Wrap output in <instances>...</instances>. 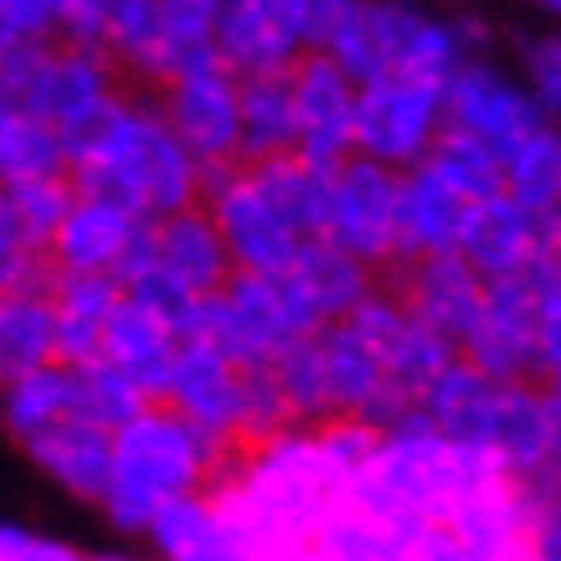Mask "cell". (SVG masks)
I'll return each instance as SVG.
<instances>
[{"label": "cell", "mask_w": 561, "mask_h": 561, "mask_svg": "<svg viewBox=\"0 0 561 561\" xmlns=\"http://www.w3.org/2000/svg\"><path fill=\"white\" fill-rule=\"evenodd\" d=\"M505 196L541 221L561 211V124H536L505 150Z\"/></svg>", "instance_id": "obj_33"}, {"label": "cell", "mask_w": 561, "mask_h": 561, "mask_svg": "<svg viewBox=\"0 0 561 561\" xmlns=\"http://www.w3.org/2000/svg\"><path fill=\"white\" fill-rule=\"evenodd\" d=\"M160 108L171 119L175 139L196 154V165H227L242 160V119H238V72L206 62L160 83Z\"/></svg>", "instance_id": "obj_11"}, {"label": "cell", "mask_w": 561, "mask_h": 561, "mask_svg": "<svg viewBox=\"0 0 561 561\" xmlns=\"http://www.w3.org/2000/svg\"><path fill=\"white\" fill-rule=\"evenodd\" d=\"M469 202L438 171L408 165L397 175V263L433 253H459Z\"/></svg>", "instance_id": "obj_22"}, {"label": "cell", "mask_w": 561, "mask_h": 561, "mask_svg": "<svg viewBox=\"0 0 561 561\" xmlns=\"http://www.w3.org/2000/svg\"><path fill=\"white\" fill-rule=\"evenodd\" d=\"M154 561H263V546L242 515L221 500L217 484L175 494L165 511L145 526Z\"/></svg>", "instance_id": "obj_12"}, {"label": "cell", "mask_w": 561, "mask_h": 561, "mask_svg": "<svg viewBox=\"0 0 561 561\" xmlns=\"http://www.w3.org/2000/svg\"><path fill=\"white\" fill-rule=\"evenodd\" d=\"M397 175L371 154H345L330 175V217L324 238L360 257L366 268L397 263Z\"/></svg>", "instance_id": "obj_9"}, {"label": "cell", "mask_w": 561, "mask_h": 561, "mask_svg": "<svg viewBox=\"0 0 561 561\" xmlns=\"http://www.w3.org/2000/svg\"><path fill=\"white\" fill-rule=\"evenodd\" d=\"M546 479L561 484V417H557V438H551V459H546Z\"/></svg>", "instance_id": "obj_49"}, {"label": "cell", "mask_w": 561, "mask_h": 561, "mask_svg": "<svg viewBox=\"0 0 561 561\" xmlns=\"http://www.w3.org/2000/svg\"><path fill=\"white\" fill-rule=\"evenodd\" d=\"M459 356L474 360L494 381H536L541 376V360H536V289H530L526 273L484 284V305H479V320Z\"/></svg>", "instance_id": "obj_16"}, {"label": "cell", "mask_w": 561, "mask_h": 561, "mask_svg": "<svg viewBox=\"0 0 561 561\" xmlns=\"http://www.w3.org/2000/svg\"><path fill=\"white\" fill-rule=\"evenodd\" d=\"M202 206L227 238L232 263L248 273H278L305 253L314 238H305L278 206L268 181L257 175L248 160H227V165H206L202 171Z\"/></svg>", "instance_id": "obj_7"}, {"label": "cell", "mask_w": 561, "mask_h": 561, "mask_svg": "<svg viewBox=\"0 0 561 561\" xmlns=\"http://www.w3.org/2000/svg\"><path fill=\"white\" fill-rule=\"evenodd\" d=\"M103 51L114 57V68L160 88V0H108Z\"/></svg>", "instance_id": "obj_37"}, {"label": "cell", "mask_w": 561, "mask_h": 561, "mask_svg": "<svg viewBox=\"0 0 561 561\" xmlns=\"http://www.w3.org/2000/svg\"><path fill=\"white\" fill-rule=\"evenodd\" d=\"M257 5H268L273 16L299 36L305 51H320L335 36V26L356 11V0H257Z\"/></svg>", "instance_id": "obj_43"}, {"label": "cell", "mask_w": 561, "mask_h": 561, "mask_svg": "<svg viewBox=\"0 0 561 561\" xmlns=\"http://www.w3.org/2000/svg\"><path fill=\"white\" fill-rule=\"evenodd\" d=\"M443 114H448L454 129L490 139L500 154L520 145L536 124H546V114L530 99V88L520 78H511L505 68L484 62V57H463L459 72L443 83Z\"/></svg>", "instance_id": "obj_14"}, {"label": "cell", "mask_w": 561, "mask_h": 561, "mask_svg": "<svg viewBox=\"0 0 561 561\" xmlns=\"http://www.w3.org/2000/svg\"><path fill=\"white\" fill-rule=\"evenodd\" d=\"M181 345V320L171 309H160L145 294H129L114 305V320L103 330V356L124 366L154 402H165V381H171V360Z\"/></svg>", "instance_id": "obj_20"}, {"label": "cell", "mask_w": 561, "mask_h": 561, "mask_svg": "<svg viewBox=\"0 0 561 561\" xmlns=\"http://www.w3.org/2000/svg\"><path fill=\"white\" fill-rule=\"evenodd\" d=\"M42 273H47V253H36L32 242L11 227L5 206H0V299H5V294H16L21 284L42 278Z\"/></svg>", "instance_id": "obj_46"}, {"label": "cell", "mask_w": 561, "mask_h": 561, "mask_svg": "<svg viewBox=\"0 0 561 561\" xmlns=\"http://www.w3.org/2000/svg\"><path fill=\"white\" fill-rule=\"evenodd\" d=\"M397 294L402 305L417 314V320L443 335V341L463 351L469 330L479 320V305H484V278L469 268L463 253H433V257H408L397 263Z\"/></svg>", "instance_id": "obj_17"}, {"label": "cell", "mask_w": 561, "mask_h": 561, "mask_svg": "<svg viewBox=\"0 0 561 561\" xmlns=\"http://www.w3.org/2000/svg\"><path fill=\"white\" fill-rule=\"evenodd\" d=\"M217 490L268 557V551L309 546L324 515L345 500V479L324 459L320 433L309 423H294L273 438L238 448L217 474Z\"/></svg>", "instance_id": "obj_1"}, {"label": "cell", "mask_w": 561, "mask_h": 561, "mask_svg": "<svg viewBox=\"0 0 561 561\" xmlns=\"http://www.w3.org/2000/svg\"><path fill=\"white\" fill-rule=\"evenodd\" d=\"M103 16H108V0H51L57 36L78 47H103Z\"/></svg>", "instance_id": "obj_47"}, {"label": "cell", "mask_w": 561, "mask_h": 561, "mask_svg": "<svg viewBox=\"0 0 561 561\" xmlns=\"http://www.w3.org/2000/svg\"><path fill=\"white\" fill-rule=\"evenodd\" d=\"M150 402H154L150 391L139 387L124 366H114L108 356L72 366V417H88V423L119 433V427L129 423V417H139Z\"/></svg>", "instance_id": "obj_36"}, {"label": "cell", "mask_w": 561, "mask_h": 561, "mask_svg": "<svg viewBox=\"0 0 561 561\" xmlns=\"http://www.w3.org/2000/svg\"><path fill=\"white\" fill-rule=\"evenodd\" d=\"M551 438H557V412L546 402V387L505 381L500 387V412H494V433H490L494 459L505 463L515 479H536L546 474Z\"/></svg>", "instance_id": "obj_27"}, {"label": "cell", "mask_w": 561, "mask_h": 561, "mask_svg": "<svg viewBox=\"0 0 561 561\" xmlns=\"http://www.w3.org/2000/svg\"><path fill=\"white\" fill-rule=\"evenodd\" d=\"M459 253L469 257V268L490 284V278H515L526 273L536 257L546 253V221L530 217L526 206H515L505 191L490 196V202L469 206V221H463Z\"/></svg>", "instance_id": "obj_21"}, {"label": "cell", "mask_w": 561, "mask_h": 561, "mask_svg": "<svg viewBox=\"0 0 561 561\" xmlns=\"http://www.w3.org/2000/svg\"><path fill=\"white\" fill-rule=\"evenodd\" d=\"M526 561H561V484L526 479Z\"/></svg>", "instance_id": "obj_44"}, {"label": "cell", "mask_w": 561, "mask_h": 561, "mask_svg": "<svg viewBox=\"0 0 561 561\" xmlns=\"http://www.w3.org/2000/svg\"><path fill=\"white\" fill-rule=\"evenodd\" d=\"M520 83L551 124H561V26L520 42Z\"/></svg>", "instance_id": "obj_40"}, {"label": "cell", "mask_w": 561, "mask_h": 561, "mask_svg": "<svg viewBox=\"0 0 561 561\" xmlns=\"http://www.w3.org/2000/svg\"><path fill=\"white\" fill-rule=\"evenodd\" d=\"M0 191H5V181H0Z\"/></svg>", "instance_id": "obj_54"}, {"label": "cell", "mask_w": 561, "mask_h": 561, "mask_svg": "<svg viewBox=\"0 0 561 561\" xmlns=\"http://www.w3.org/2000/svg\"><path fill=\"white\" fill-rule=\"evenodd\" d=\"M500 387H505V381L484 376L474 360L454 356L433 381H427V391L417 397V408H423V417L438 427L443 438L469 443V448H484V454H490L494 412H500Z\"/></svg>", "instance_id": "obj_23"}, {"label": "cell", "mask_w": 561, "mask_h": 561, "mask_svg": "<svg viewBox=\"0 0 561 561\" xmlns=\"http://www.w3.org/2000/svg\"><path fill=\"white\" fill-rule=\"evenodd\" d=\"M443 83L427 78H371L356 93V154H371L391 171L423 165L433 139L443 135Z\"/></svg>", "instance_id": "obj_8"}, {"label": "cell", "mask_w": 561, "mask_h": 561, "mask_svg": "<svg viewBox=\"0 0 561 561\" xmlns=\"http://www.w3.org/2000/svg\"><path fill=\"white\" fill-rule=\"evenodd\" d=\"M0 88L11 99L36 114L42 124L57 129L68 165L93 145V135L103 129V119L114 114V103L124 99L119 68L103 47H78L62 36L47 42H26L11 57H0Z\"/></svg>", "instance_id": "obj_5"}, {"label": "cell", "mask_w": 561, "mask_h": 561, "mask_svg": "<svg viewBox=\"0 0 561 561\" xmlns=\"http://www.w3.org/2000/svg\"><path fill=\"white\" fill-rule=\"evenodd\" d=\"M72 417V366L51 360L26 376L0 381V427L16 443H32L36 433H47L51 423Z\"/></svg>", "instance_id": "obj_32"}, {"label": "cell", "mask_w": 561, "mask_h": 561, "mask_svg": "<svg viewBox=\"0 0 561 561\" xmlns=\"http://www.w3.org/2000/svg\"><path fill=\"white\" fill-rule=\"evenodd\" d=\"M505 463L469 448V443L443 438L438 427L423 417V408L412 402L397 423L381 433L376 454L366 459L351 484L345 500L360 511L381 515V520H402V526H443L463 494L484 484L490 474H500Z\"/></svg>", "instance_id": "obj_2"}, {"label": "cell", "mask_w": 561, "mask_h": 561, "mask_svg": "<svg viewBox=\"0 0 561 561\" xmlns=\"http://www.w3.org/2000/svg\"><path fill=\"white\" fill-rule=\"evenodd\" d=\"M238 119H242V160L294 154L299 119H294V72H242L238 78Z\"/></svg>", "instance_id": "obj_30"}, {"label": "cell", "mask_w": 561, "mask_h": 561, "mask_svg": "<svg viewBox=\"0 0 561 561\" xmlns=\"http://www.w3.org/2000/svg\"><path fill=\"white\" fill-rule=\"evenodd\" d=\"M124 284L114 273H62L51 268V320H57V360L83 366L103 356V330L114 320Z\"/></svg>", "instance_id": "obj_24"}, {"label": "cell", "mask_w": 561, "mask_h": 561, "mask_svg": "<svg viewBox=\"0 0 561 561\" xmlns=\"http://www.w3.org/2000/svg\"><path fill=\"white\" fill-rule=\"evenodd\" d=\"M21 448L32 454V463L57 490L99 505L103 484H108V463H114V433L108 427L88 423V417H62V423H51L47 433H36Z\"/></svg>", "instance_id": "obj_25"}, {"label": "cell", "mask_w": 561, "mask_h": 561, "mask_svg": "<svg viewBox=\"0 0 561 561\" xmlns=\"http://www.w3.org/2000/svg\"><path fill=\"white\" fill-rule=\"evenodd\" d=\"M93 561H135V557H93Z\"/></svg>", "instance_id": "obj_53"}, {"label": "cell", "mask_w": 561, "mask_h": 561, "mask_svg": "<svg viewBox=\"0 0 561 561\" xmlns=\"http://www.w3.org/2000/svg\"><path fill=\"white\" fill-rule=\"evenodd\" d=\"M412 11L417 5H408V0H356V11L335 26V36L320 51H330L356 83L391 78L397 57H402V36H408Z\"/></svg>", "instance_id": "obj_26"}, {"label": "cell", "mask_w": 561, "mask_h": 561, "mask_svg": "<svg viewBox=\"0 0 561 561\" xmlns=\"http://www.w3.org/2000/svg\"><path fill=\"white\" fill-rule=\"evenodd\" d=\"M314 433H320L324 443V459L341 469V479L351 484V479L366 469V459L376 454V443H381V433L387 427L366 423V417H351V412H335V417H324V423H314Z\"/></svg>", "instance_id": "obj_42"}, {"label": "cell", "mask_w": 561, "mask_h": 561, "mask_svg": "<svg viewBox=\"0 0 561 561\" xmlns=\"http://www.w3.org/2000/svg\"><path fill=\"white\" fill-rule=\"evenodd\" d=\"M139 211H129L114 196H99V191H78L68 206L62 227L51 232L47 242V263L62 273H119L124 253L135 248V238L145 232Z\"/></svg>", "instance_id": "obj_19"}, {"label": "cell", "mask_w": 561, "mask_h": 561, "mask_svg": "<svg viewBox=\"0 0 561 561\" xmlns=\"http://www.w3.org/2000/svg\"><path fill=\"white\" fill-rule=\"evenodd\" d=\"M541 387H546V402H551V412L561 417V376H546Z\"/></svg>", "instance_id": "obj_51"}, {"label": "cell", "mask_w": 561, "mask_h": 561, "mask_svg": "<svg viewBox=\"0 0 561 561\" xmlns=\"http://www.w3.org/2000/svg\"><path fill=\"white\" fill-rule=\"evenodd\" d=\"M289 268L299 273L309 305L320 309L324 324L345 320V314H351V309H356L360 299L376 289V268H366L360 257H351L345 248H335L330 238H314L305 253L294 257Z\"/></svg>", "instance_id": "obj_31"}, {"label": "cell", "mask_w": 561, "mask_h": 561, "mask_svg": "<svg viewBox=\"0 0 561 561\" xmlns=\"http://www.w3.org/2000/svg\"><path fill=\"white\" fill-rule=\"evenodd\" d=\"M546 263L561 273V211L557 217H546Z\"/></svg>", "instance_id": "obj_48"}, {"label": "cell", "mask_w": 561, "mask_h": 561, "mask_svg": "<svg viewBox=\"0 0 561 561\" xmlns=\"http://www.w3.org/2000/svg\"><path fill=\"white\" fill-rule=\"evenodd\" d=\"M530 5H536V11H546V16H557V21H561V0H530Z\"/></svg>", "instance_id": "obj_52"}, {"label": "cell", "mask_w": 561, "mask_h": 561, "mask_svg": "<svg viewBox=\"0 0 561 561\" xmlns=\"http://www.w3.org/2000/svg\"><path fill=\"white\" fill-rule=\"evenodd\" d=\"M47 36H57L51 0H0V57H11L26 42H47Z\"/></svg>", "instance_id": "obj_45"}, {"label": "cell", "mask_w": 561, "mask_h": 561, "mask_svg": "<svg viewBox=\"0 0 561 561\" xmlns=\"http://www.w3.org/2000/svg\"><path fill=\"white\" fill-rule=\"evenodd\" d=\"M345 320L371 341V351L381 356V366H387L391 387H397L402 402H417V397L427 391V381L459 356L454 345L443 341V335H433V330L402 305V294L397 289H371L351 314H345Z\"/></svg>", "instance_id": "obj_13"}, {"label": "cell", "mask_w": 561, "mask_h": 561, "mask_svg": "<svg viewBox=\"0 0 561 561\" xmlns=\"http://www.w3.org/2000/svg\"><path fill=\"white\" fill-rule=\"evenodd\" d=\"M232 273H238V263L227 253L221 227L211 221V211L202 202H191L181 211H171V217L145 221V232L124 253L114 278L129 294H145V299L171 309L175 320L186 324L191 309L211 299Z\"/></svg>", "instance_id": "obj_6"}, {"label": "cell", "mask_w": 561, "mask_h": 561, "mask_svg": "<svg viewBox=\"0 0 561 561\" xmlns=\"http://www.w3.org/2000/svg\"><path fill=\"white\" fill-rule=\"evenodd\" d=\"M263 561H320V557H314L309 546H289V551H268Z\"/></svg>", "instance_id": "obj_50"}, {"label": "cell", "mask_w": 561, "mask_h": 561, "mask_svg": "<svg viewBox=\"0 0 561 561\" xmlns=\"http://www.w3.org/2000/svg\"><path fill=\"white\" fill-rule=\"evenodd\" d=\"M72 196H78V186H72L68 171L21 175V181H5L0 206H5V217H11V227H16L21 238L32 242L36 253H47V242H51V232L62 227V217H68Z\"/></svg>", "instance_id": "obj_38"}, {"label": "cell", "mask_w": 561, "mask_h": 561, "mask_svg": "<svg viewBox=\"0 0 561 561\" xmlns=\"http://www.w3.org/2000/svg\"><path fill=\"white\" fill-rule=\"evenodd\" d=\"M320 356H324V387H330V417L351 412L376 427H391L412 402L397 397L387 366L371 351V341L360 335L351 320H335L320 330Z\"/></svg>", "instance_id": "obj_18"}, {"label": "cell", "mask_w": 561, "mask_h": 561, "mask_svg": "<svg viewBox=\"0 0 561 561\" xmlns=\"http://www.w3.org/2000/svg\"><path fill=\"white\" fill-rule=\"evenodd\" d=\"M221 0H160V83L217 57Z\"/></svg>", "instance_id": "obj_35"}, {"label": "cell", "mask_w": 561, "mask_h": 561, "mask_svg": "<svg viewBox=\"0 0 561 561\" xmlns=\"http://www.w3.org/2000/svg\"><path fill=\"white\" fill-rule=\"evenodd\" d=\"M232 454L238 448L202 433L171 402H150L139 417H129L114 433V463H108L99 511L129 536H145V526L171 505L175 494L217 484V474L227 469Z\"/></svg>", "instance_id": "obj_4"}, {"label": "cell", "mask_w": 561, "mask_h": 561, "mask_svg": "<svg viewBox=\"0 0 561 561\" xmlns=\"http://www.w3.org/2000/svg\"><path fill=\"white\" fill-rule=\"evenodd\" d=\"M83 561H88V557H83Z\"/></svg>", "instance_id": "obj_55"}, {"label": "cell", "mask_w": 561, "mask_h": 561, "mask_svg": "<svg viewBox=\"0 0 561 561\" xmlns=\"http://www.w3.org/2000/svg\"><path fill=\"white\" fill-rule=\"evenodd\" d=\"M299 36L273 16L257 0H221V26H217V57L221 68L242 72H273L299 62Z\"/></svg>", "instance_id": "obj_28"}, {"label": "cell", "mask_w": 561, "mask_h": 561, "mask_svg": "<svg viewBox=\"0 0 561 561\" xmlns=\"http://www.w3.org/2000/svg\"><path fill=\"white\" fill-rule=\"evenodd\" d=\"M57 360V320H51V263L42 278L0 299V381L26 376Z\"/></svg>", "instance_id": "obj_29"}, {"label": "cell", "mask_w": 561, "mask_h": 561, "mask_svg": "<svg viewBox=\"0 0 561 561\" xmlns=\"http://www.w3.org/2000/svg\"><path fill=\"white\" fill-rule=\"evenodd\" d=\"M165 402L227 448L248 443V366L202 335H181Z\"/></svg>", "instance_id": "obj_10"}, {"label": "cell", "mask_w": 561, "mask_h": 561, "mask_svg": "<svg viewBox=\"0 0 561 561\" xmlns=\"http://www.w3.org/2000/svg\"><path fill=\"white\" fill-rule=\"evenodd\" d=\"M423 165L438 171L469 206L490 202V196L505 191V154L494 150L490 139L469 135V129H454V124H443V135L433 139V150H427Z\"/></svg>", "instance_id": "obj_34"}, {"label": "cell", "mask_w": 561, "mask_h": 561, "mask_svg": "<svg viewBox=\"0 0 561 561\" xmlns=\"http://www.w3.org/2000/svg\"><path fill=\"white\" fill-rule=\"evenodd\" d=\"M530 289H536V360H541V381L561 376V273L546 263V253L526 268Z\"/></svg>", "instance_id": "obj_41"}, {"label": "cell", "mask_w": 561, "mask_h": 561, "mask_svg": "<svg viewBox=\"0 0 561 561\" xmlns=\"http://www.w3.org/2000/svg\"><path fill=\"white\" fill-rule=\"evenodd\" d=\"M68 175L78 191L114 196L150 221L202 202L196 154L175 139L160 99H145V93H124L114 103V114L103 119L93 145L68 165Z\"/></svg>", "instance_id": "obj_3"}, {"label": "cell", "mask_w": 561, "mask_h": 561, "mask_svg": "<svg viewBox=\"0 0 561 561\" xmlns=\"http://www.w3.org/2000/svg\"><path fill=\"white\" fill-rule=\"evenodd\" d=\"M268 371H273V381H278V391H284V402L294 408V417H299V423L314 427V423H324V417H330V387H324L320 330L284 345V351L268 360Z\"/></svg>", "instance_id": "obj_39"}, {"label": "cell", "mask_w": 561, "mask_h": 561, "mask_svg": "<svg viewBox=\"0 0 561 561\" xmlns=\"http://www.w3.org/2000/svg\"><path fill=\"white\" fill-rule=\"evenodd\" d=\"M294 119H299V145L294 154L341 165L356 154V93L360 83L330 57V51H299L294 62Z\"/></svg>", "instance_id": "obj_15"}]
</instances>
